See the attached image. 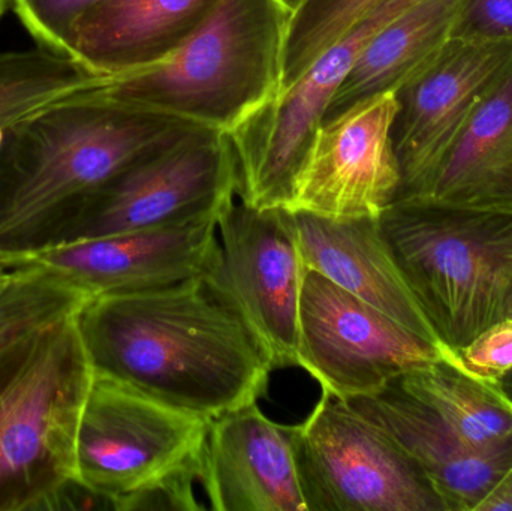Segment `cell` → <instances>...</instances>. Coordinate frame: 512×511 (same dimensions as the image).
Returning a JSON list of instances; mask_svg holds the SVG:
<instances>
[{
    "instance_id": "obj_24",
    "label": "cell",
    "mask_w": 512,
    "mask_h": 511,
    "mask_svg": "<svg viewBox=\"0 0 512 511\" xmlns=\"http://www.w3.org/2000/svg\"><path fill=\"white\" fill-rule=\"evenodd\" d=\"M379 2L301 0L292 11L286 32L282 90L292 86L324 51L351 32Z\"/></svg>"
},
{
    "instance_id": "obj_29",
    "label": "cell",
    "mask_w": 512,
    "mask_h": 511,
    "mask_svg": "<svg viewBox=\"0 0 512 511\" xmlns=\"http://www.w3.org/2000/svg\"><path fill=\"white\" fill-rule=\"evenodd\" d=\"M21 270H23V267L14 266V264L9 263L8 258L0 254V296L5 293L6 288L14 282V279L20 275Z\"/></svg>"
},
{
    "instance_id": "obj_8",
    "label": "cell",
    "mask_w": 512,
    "mask_h": 511,
    "mask_svg": "<svg viewBox=\"0 0 512 511\" xmlns=\"http://www.w3.org/2000/svg\"><path fill=\"white\" fill-rule=\"evenodd\" d=\"M291 429L306 511H447L393 440L343 399L322 392Z\"/></svg>"
},
{
    "instance_id": "obj_19",
    "label": "cell",
    "mask_w": 512,
    "mask_h": 511,
    "mask_svg": "<svg viewBox=\"0 0 512 511\" xmlns=\"http://www.w3.org/2000/svg\"><path fill=\"white\" fill-rule=\"evenodd\" d=\"M469 3L423 0L376 33L334 93L324 119L376 93H399L424 77L462 36Z\"/></svg>"
},
{
    "instance_id": "obj_18",
    "label": "cell",
    "mask_w": 512,
    "mask_h": 511,
    "mask_svg": "<svg viewBox=\"0 0 512 511\" xmlns=\"http://www.w3.org/2000/svg\"><path fill=\"white\" fill-rule=\"evenodd\" d=\"M216 0H104L72 29L66 56L107 78L161 59L176 48Z\"/></svg>"
},
{
    "instance_id": "obj_1",
    "label": "cell",
    "mask_w": 512,
    "mask_h": 511,
    "mask_svg": "<svg viewBox=\"0 0 512 511\" xmlns=\"http://www.w3.org/2000/svg\"><path fill=\"white\" fill-rule=\"evenodd\" d=\"M209 275L90 297L77 324L93 369L207 420L258 401L270 357Z\"/></svg>"
},
{
    "instance_id": "obj_34",
    "label": "cell",
    "mask_w": 512,
    "mask_h": 511,
    "mask_svg": "<svg viewBox=\"0 0 512 511\" xmlns=\"http://www.w3.org/2000/svg\"><path fill=\"white\" fill-rule=\"evenodd\" d=\"M507 318H512V297H511V302H510V308H508Z\"/></svg>"
},
{
    "instance_id": "obj_28",
    "label": "cell",
    "mask_w": 512,
    "mask_h": 511,
    "mask_svg": "<svg viewBox=\"0 0 512 511\" xmlns=\"http://www.w3.org/2000/svg\"><path fill=\"white\" fill-rule=\"evenodd\" d=\"M475 511H512V462Z\"/></svg>"
},
{
    "instance_id": "obj_9",
    "label": "cell",
    "mask_w": 512,
    "mask_h": 511,
    "mask_svg": "<svg viewBox=\"0 0 512 511\" xmlns=\"http://www.w3.org/2000/svg\"><path fill=\"white\" fill-rule=\"evenodd\" d=\"M423 0H381L288 89L227 135L239 174L237 198L254 209H288L307 146L370 39Z\"/></svg>"
},
{
    "instance_id": "obj_12",
    "label": "cell",
    "mask_w": 512,
    "mask_h": 511,
    "mask_svg": "<svg viewBox=\"0 0 512 511\" xmlns=\"http://www.w3.org/2000/svg\"><path fill=\"white\" fill-rule=\"evenodd\" d=\"M399 110V93L388 90L322 120L298 167L288 210L379 219L402 183L393 140Z\"/></svg>"
},
{
    "instance_id": "obj_21",
    "label": "cell",
    "mask_w": 512,
    "mask_h": 511,
    "mask_svg": "<svg viewBox=\"0 0 512 511\" xmlns=\"http://www.w3.org/2000/svg\"><path fill=\"white\" fill-rule=\"evenodd\" d=\"M394 380L429 405L474 449L484 453L511 449V402L496 381L463 368L454 350Z\"/></svg>"
},
{
    "instance_id": "obj_2",
    "label": "cell",
    "mask_w": 512,
    "mask_h": 511,
    "mask_svg": "<svg viewBox=\"0 0 512 511\" xmlns=\"http://www.w3.org/2000/svg\"><path fill=\"white\" fill-rule=\"evenodd\" d=\"M291 14L283 0H216L170 53L77 95L228 135L282 90Z\"/></svg>"
},
{
    "instance_id": "obj_11",
    "label": "cell",
    "mask_w": 512,
    "mask_h": 511,
    "mask_svg": "<svg viewBox=\"0 0 512 511\" xmlns=\"http://www.w3.org/2000/svg\"><path fill=\"white\" fill-rule=\"evenodd\" d=\"M219 257L210 279L233 303L273 369L298 366L304 266L288 209L234 201L219 218Z\"/></svg>"
},
{
    "instance_id": "obj_13",
    "label": "cell",
    "mask_w": 512,
    "mask_h": 511,
    "mask_svg": "<svg viewBox=\"0 0 512 511\" xmlns=\"http://www.w3.org/2000/svg\"><path fill=\"white\" fill-rule=\"evenodd\" d=\"M512 72V36H459L435 68L400 90L393 140L402 183L414 197L441 167L487 99Z\"/></svg>"
},
{
    "instance_id": "obj_4",
    "label": "cell",
    "mask_w": 512,
    "mask_h": 511,
    "mask_svg": "<svg viewBox=\"0 0 512 511\" xmlns=\"http://www.w3.org/2000/svg\"><path fill=\"white\" fill-rule=\"evenodd\" d=\"M379 227L448 350L507 318L512 215L393 203Z\"/></svg>"
},
{
    "instance_id": "obj_16",
    "label": "cell",
    "mask_w": 512,
    "mask_h": 511,
    "mask_svg": "<svg viewBox=\"0 0 512 511\" xmlns=\"http://www.w3.org/2000/svg\"><path fill=\"white\" fill-rule=\"evenodd\" d=\"M291 219L306 269L378 309L442 354L447 353L394 258L379 219L325 218L306 212H291Z\"/></svg>"
},
{
    "instance_id": "obj_33",
    "label": "cell",
    "mask_w": 512,
    "mask_h": 511,
    "mask_svg": "<svg viewBox=\"0 0 512 511\" xmlns=\"http://www.w3.org/2000/svg\"><path fill=\"white\" fill-rule=\"evenodd\" d=\"M283 3H285V5L288 6L291 11H294V9L300 5L301 0H283Z\"/></svg>"
},
{
    "instance_id": "obj_15",
    "label": "cell",
    "mask_w": 512,
    "mask_h": 511,
    "mask_svg": "<svg viewBox=\"0 0 512 511\" xmlns=\"http://www.w3.org/2000/svg\"><path fill=\"white\" fill-rule=\"evenodd\" d=\"M200 483L216 511H306L291 426L256 402L209 422Z\"/></svg>"
},
{
    "instance_id": "obj_17",
    "label": "cell",
    "mask_w": 512,
    "mask_h": 511,
    "mask_svg": "<svg viewBox=\"0 0 512 511\" xmlns=\"http://www.w3.org/2000/svg\"><path fill=\"white\" fill-rule=\"evenodd\" d=\"M346 402L393 440L447 511H475L512 462V447L495 453L474 449L396 380L375 395Z\"/></svg>"
},
{
    "instance_id": "obj_27",
    "label": "cell",
    "mask_w": 512,
    "mask_h": 511,
    "mask_svg": "<svg viewBox=\"0 0 512 511\" xmlns=\"http://www.w3.org/2000/svg\"><path fill=\"white\" fill-rule=\"evenodd\" d=\"M462 35L512 36V0H471Z\"/></svg>"
},
{
    "instance_id": "obj_31",
    "label": "cell",
    "mask_w": 512,
    "mask_h": 511,
    "mask_svg": "<svg viewBox=\"0 0 512 511\" xmlns=\"http://www.w3.org/2000/svg\"><path fill=\"white\" fill-rule=\"evenodd\" d=\"M496 383H498L499 389L502 390V393L507 396L508 401L512 404V371L496 380Z\"/></svg>"
},
{
    "instance_id": "obj_20",
    "label": "cell",
    "mask_w": 512,
    "mask_h": 511,
    "mask_svg": "<svg viewBox=\"0 0 512 511\" xmlns=\"http://www.w3.org/2000/svg\"><path fill=\"white\" fill-rule=\"evenodd\" d=\"M397 203L512 215V72L432 179Z\"/></svg>"
},
{
    "instance_id": "obj_14",
    "label": "cell",
    "mask_w": 512,
    "mask_h": 511,
    "mask_svg": "<svg viewBox=\"0 0 512 511\" xmlns=\"http://www.w3.org/2000/svg\"><path fill=\"white\" fill-rule=\"evenodd\" d=\"M218 222L203 219L2 255L14 266L65 279L90 297L146 293L212 273L219 257Z\"/></svg>"
},
{
    "instance_id": "obj_32",
    "label": "cell",
    "mask_w": 512,
    "mask_h": 511,
    "mask_svg": "<svg viewBox=\"0 0 512 511\" xmlns=\"http://www.w3.org/2000/svg\"><path fill=\"white\" fill-rule=\"evenodd\" d=\"M12 6V0H0V21L5 17L6 12Z\"/></svg>"
},
{
    "instance_id": "obj_26",
    "label": "cell",
    "mask_w": 512,
    "mask_h": 511,
    "mask_svg": "<svg viewBox=\"0 0 512 511\" xmlns=\"http://www.w3.org/2000/svg\"><path fill=\"white\" fill-rule=\"evenodd\" d=\"M463 368L487 380L512 371V318L493 324L466 347L454 351Z\"/></svg>"
},
{
    "instance_id": "obj_10",
    "label": "cell",
    "mask_w": 512,
    "mask_h": 511,
    "mask_svg": "<svg viewBox=\"0 0 512 511\" xmlns=\"http://www.w3.org/2000/svg\"><path fill=\"white\" fill-rule=\"evenodd\" d=\"M442 351L313 270L300 302L298 368L336 398L370 396Z\"/></svg>"
},
{
    "instance_id": "obj_30",
    "label": "cell",
    "mask_w": 512,
    "mask_h": 511,
    "mask_svg": "<svg viewBox=\"0 0 512 511\" xmlns=\"http://www.w3.org/2000/svg\"><path fill=\"white\" fill-rule=\"evenodd\" d=\"M8 143V141H6ZM9 180V161H8V150H6V144L3 149L0 150V207H2L3 200H5L6 188H8Z\"/></svg>"
},
{
    "instance_id": "obj_22",
    "label": "cell",
    "mask_w": 512,
    "mask_h": 511,
    "mask_svg": "<svg viewBox=\"0 0 512 511\" xmlns=\"http://www.w3.org/2000/svg\"><path fill=\"white\" fill-rule=\"evenodd\" d=\"M99 81L68 57L38 45L0 51V150L18 125Z\"/></svg>"
},
{
    "instance_id": "obj_6",
    "label": "cell",
    "mask_w": 512,
    "mask_h": 511,
    "mask_svg": "<svg viewBox=\"0 0 512 511\" xmlns=\"http://www.w3.org/2000/svg\"><path fill=\"white\" fill-rule=\"evenodd\" d=\"M237 188L239 174L230 138L194 128L84 198L44 245L203 219L219 221L236 201Z\"/></svg>"
},
{
    "instance_id": "obj_5",
    "label": "cell",
    "mask_w": 512,
    "mask_h": 511,
    "mask_svg": "<svg viewBox=\"0 0 512 511\" xmlns=\"http://www.w3.org/2000/svg\"><path fill=\"white\" fill-rule=\"evenodd\" d=\"M93 374L77 314L0 365V511L59 510Z\"/></svg>"
},
{
    "instance_id": "obj_25",
    "label": "cell",
    "mask_w": 512,
    "mask_h": 511,
    "mask_svg": "<svg viewBox=\"0 0 512 511\" xmlns=\"http://www.w3.org/2000/svg\"><path fill=\"white\" fill-rule=\"evenodd\" d=\"M104 0H12V8L38 47L66 56L75 24Z\"/></svg>"
},
{
    "instance_id": "obj_23",
    "label": "cell",
    "mask_w": 512,
    "mask_h": 511,
    "mask_svg": "<svg viewBox=\"0 0 512 511\" xmlns=\"http://www.w3.org/2000/svg\"><path fill=\"white\" fill-rule=\"evenodd\" d=\"M89 294L44 270L23 267L0 296V365L29 350L48 329L78 314Z\"/></svg>"
},
{
    "instance_id": "obj_7",
    "label": "cell",
    "mask_w": 512,
    "mask_h": 511,
    "mask_svg": "<svg viewBox=\"0 0 512 511\" xmlns=\"http://www.w3.org/2000/svg\"><path fill=\"white\" fill-rule=\"evenodd\" d=\"M209 422L95 371L75 438V480L125 511L170 477L201 474Z\"/></svg>"
},
{
    "instance_id": "obj_3",
    "label": "cell",
    "mask_w": 512,
    "mask_h": 511,
    "mask_svg": "<svg viewBox=\"0 0 512 511\" xmlns=\"http://www.w3.org/2000/svg\"><path fill=\"white\" fill-rule=\"evenodd\" d=\"M194 128L78 95L30 117L6 143L9 180L0 207V254L44 245L84 198Z\"/></svg>"
}]
</instances>
